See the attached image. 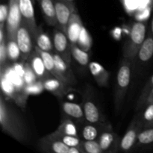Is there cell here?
<instances>
[{
    "label": "cell",
    "mask_w": 153,
    "mask_h": 153,
    "mask_svg": "<svg viewBox=\"0 0 153 153\" xmlns=\"http://www.w3.org/2000/svg\"><path fill=\"white\" fill-rule=\"evenodd\" d=\"M1 93L0 96V125L1 130L19 142L27 139V128L23 120L7 102Z\"/></svg>",
    "instance_id": "1"
},
{
    "label": "cell",
    "mask_w": 153,
    "mask_h": 153,
    "mask_svg": "<svg viewBox=\"0 0 153 153\" xmlns=\"http://www.w3.org/2000/svg\"><path fill=\"white\" fill-rule=\"evenodd\" d=\"M131 64L132 61L123 58L120 65L118 68L114 97V109L117 114H119L121 111L127 91L129 88L132 74Z\"/></svg>",
    "instance_id": "2"
},
{
    "label": "cell",
    "mask_w": 153,
    "mask_h": 153,
    "mask_svg": "<svg viewBox=\"0 0 153 153\" xmlns=\"http://www.w3.org/2000/svg\"><path fill=\"white\" fill-rule=\"evenodd\" d=\"M147 21H136L132 24L129 37L126 42L123 51V58L131 61L136 60L140 46L146 39Z\"/></svg>",
    "instance_id": "3"
},
{
    "label": "cell",
    "mask_w": 153,
    "mask_h": 153,
    "mask_svg": "<svg viewBox=\"0 0 153 153\" xmlns=\"http://www.w3.org/2000/svg\"><path fill=\"white\" fill-rule=\"evenodd\" d=\"M90 94V92H85L83 95L82 101V107L86 121L99 126L108 124L105 116L103 114Z\"/></svg>",
    "instance_id": "4"
},
{
    "label": "cell",
    "mask_w": 153,
    "mask_h": 153,
    "mask_svg": "<svg viewBox=\"0 0 153 153\" xmlns=\"http://www.w3.org/2000/svg\"><path fill=\"white\" fill-rule=\"evenodd\" d=\"M16 41L21 52V61H26L28 57L34 51V38L25 22L22 20L16 32Z\"/></svg>",
    "instance_id": "5"
},
{
    "label": "cell",
    "mask_w": 153,
    "mask_h": 153,
    "mask_svg": "<svg viewBox=\"0 0 153 153\" xmlns=\"http://www.w3.org/2000/svg\"><path fill=\"white\" fill-rule=\"evenodd\" d=\"M9 14L5 25L6 40H16V32L22 22L19 0H9Z\"/></svg>",
    "instance_id": "6"
},
{
    "label": "cell",
    "mask_w": 153,
    "mask_h": 153,
    "mask_svg": "<svg viewBox=\"0 0 153 153\" xmlns=\"http://www.w3.org/2000/svg\"><path fill=\"white\" fill-rule=\"evenodd\" d=\"M143 129V126L137 117H134L128 126L123 137L120 142V151L128 152L135 147L137 138L140 131Z\"/></svg>",
    "instance_id": "7"
},
{
    "label": "cell",
    "mask_w": 153,
    "mask_h": 153,
    "mask_svg": "<svg viewBox=\"0 0 153 153\" xmlns=\"http://www.w3.org/2000/svg\"><path fill=\"white\" fill-rule=\"evenodd\" d=\"M52 42L55 52L64 58L67 63L71 64L73 59L71 54V43L67 34L60 28H55L53 31Z\"/></svg>",
    "instance_id": "8"
},
{
    "label": "cell",
    "mask_w": 153,
    "mask_h": 153,
    "mask_svg": "<svg viewBox=\"0 0 153 153\" xmlns=\"http://www.w3.org/2000/svg\"><path fill=\"white\" fill-rule=\"evenodd\" d=\"M56 11L58 27L64 33H67V27L72 13L76 10L74 2L67 0H53Z\"/></svg>",
    "instance_id": "9"
},
{
    "label": "cell",
    "mask_w": 153,
    "mask_h": 153,
    "mask_svg": "<svg viewBox=\"0 0 153 153\" xmlns=\"http://www.w3.org/2000/svg\"><path fill=\"white\" fill-rule=\"evenodd\" d=\"M98 141L103 152H117L120 151L119 136L112 130L111 126L106 128L100 133Z\"/></svg>",
    "instance_id": "10"
},
{
    "label": "cell",
    "mask_w": 153,
    "mask_h": 153,
    "mask_svg": "<svg viewBox=\"0 0 153 153\" xmlns=\"http://www.w3.org/2000/svg\"><path fill=\"white\" fill-rule=\"evenodd\" d=\"M39 149L46 153H68L69 146L50 134H46L39 140Z\"/></svg>",
    "instance_id": "11"
},
{
    "label": "cell",
    "mask_w": 153,
    "mask_h": 153,
    "mask_svg": "<svg viewBox=\"0 0 153 153\" xmlns=\"http://www.w3.org/2000/svg\"><path fill=\"white\" fill-rule=\"evenodd\" d=\"M61 109L63 117L71 119L77 124L82 125L87 122L82 105L71 102H62L61 103Z\"/></svg>",
    "instance_id": "12"
},
{
    "label": "cell",
    "mask_w": 153,
    "mask_h": 153,
    "mask_svg": "<svg viewBox=\"0 0 153 153\" xmlns=\"http://www.w3.org/2000/svg\"><path fill=\"white\" fill-rule=\"evenodd\" d=\"M32 1L33 0H19V10L22 21H24L28 27L34 38L38 26L36 22Z\"/></svg>",
    "instance_id": "13"
},
{
    "label": "cell",
    "mask_w": 153,
    "mask_h": 153,
    "mask_svg": "<svg viewBox=\"0 0 153 153\" xmlns=\"http://www.w3.org/2000/svg\"><path fill=\"white\" fill-rule=\"evenodd\" d=\"M46 91H49L58 98H63L72 90V87L64 83L54 76H50L43 81Z\"/></svg>",
    "instance_id": "14"
},
{
    "label": "cell",
    "mask_w": 153,
    "mask_h": 153,
    "mask_svg": "<svg viewBox=\"0 0 153 153\" xmlns=\"http://www.w3.org/2000/svg\"><path fill=\"white\" fill-rule=\"evenodd\" d=\"M52 54H53L54 58H55V62L57 69H58V72L61 73L62 77L64 79V80L66 81V82L71 87L77 85V79H76L74 73L70 67V64L67 63L64 58H61L55 52H52Z\"/></svg>",
    "instance_id": "15"
},
{
    "label": "cell",
    "mask_w": 153,
    "mask_h": 153,
    "mask_svg": "<svg viewBox=\"0 0 153 153\" xmlns=\"http://www.w3.org/2000/svg\"><path fill=\"white\" fill-rule=\"evenodd\" d=\"M82 20L76 9L70 16L67 27V35L71 44H77L79 34L83 27Z\"/></svg>",
    "instance_id": "16"
},
{
    "label": "cell",
    "mask_w": 153,
    "mask_h": 153,
    "mask_svg": "<svg viewBox=\"0 0 153 153\" xmlns=\"http://www.w3.org/2000/svg\"><path fill=\"white\" fill-rule=\"evenodd\" d=\"M27 61L31 65V68L35 73L38 80L43 81L44 79L52 76L49 73V72L46 70L43 58H41L39 52L35 50V49H34V52L31 54V55L28 57Z\"/></svg>",
    "instance_id": "17"
},
{
    "label": "cell",
    "mask_w": 153,
    "mask_h": 153,
    "mask_svg": "<svg viewBox=\"0 0 153 153\" xmlns=\"http://www.w3.org/2000/svg\"><path fill=\"white\" fill-rule=\"evenodd\" d=\"M88 69L99 86L106 88L108 85L110 73L102 64L97 61H90Z\"/></svg>",
    "instance_id": "18"
},
{
    "label": "cell",
    "mask_w": 153,
    "mask_h": 153,
    "mask_svg": "<svg viewBox=\"0 0 153 153\" xmlns=\"http://www.w3.org/2000/svg\"><path fill=\"white\" fill-rule=\"evenodd\" d=\"M80 129V137L84 140H98L100 133L106 128L111 127L110 123L103 126L85 122L82 124Z\"/></svg>",
    "instance_id": "19"
},
{
    "label": "cell",
    "mask_w": 153,
    "mask_h": 153,
    "mask_svg": "<svg viewBox=\"0 0 153 153\" xmlns=\"http://www.w3.org/2000/svg\"><path fill=\"white\" fill-rule=\"evenodd\" d=\"M40 4L43 18L48 25L58 27L56 11L53 0H37Z\"/></svg>",
    "instance_id": "20"
},
{
    "label": "cell",
    "mask_w": 153,
    "mask_h": 153,
    "mask_svg": "<svg viewBox=\"0 0 153 153\" xmlns=\"http://www.w3.org/2000/svg\"><path fill=\"white\" fill-rule=\"evenodd\" d=\"M34 49H35V50H37V52H39V54L40 55L41 58H43V62H44L45 66H46V70L49 72V73H50L52 76L56 78V79H59V80L61 81L62 82L68 85V84L66 82V81L64 80V78L62 77L61 73L58 72V69H57L56 65H55V58H54L53 54H52V52H46V51L42 50V49H39V48L37 47L36 46Z\"/></svg>",
    "instance_id": "21"
},
{
    "label": "cell",
    "mask_w": 153,
    "mask_h": 153,
    "mask_svg": "<svg viewBox=\"0 0 153 153\" xmlns=\"http://www.w3.org/2000/svg\"><path fill=\"white\" fill-rule=\"evenodd\" d=\"M153 57V35L151 32L147 34L146 39L140 46L136 59L141 64L149 62Z\"/></svg>",
    "instance_id": "22"
},
{
    "label": "cell",
    "mask_w": 153,
    "mask_h": 153,
    "mask_svg": "<svg viewBox=\"0 0 153 153\" xmlns=\"http://www.w3.org/2000/svg\"><path fill=\"white\" fill-rule=\"evenodd\" d=\"M34 41L35 43V46L39 49L52 53L55 52L53 42L51 40L49 36L43 31L40 26H38L34 36Z\"/></svg>",
    "instance_id": "23"
},
{
    "label": "cell",
    "mask_w": 153,
    "mask_h": 153,
    "mask_svg": "<svg viewBox=\"0 0 153 153\" xmlns=\"http://www.w3.org/2000/svg\"><path fill=\"white\" fill-rule=\"evenodd\" d=\"M55 131L63 134L80 137V129L78 124L71 119L65 117H62L61 123Z\"/></svg>",
    "instance_id": "24"
},
{
    "label": "cell",
    "mask_w": 153,
    "mask_h": 153,
    "mask_svg": "<svg viewBox=\"0 0 153 153\" xmlns=\"http://www.w3.org/2000/svg\"><path fill=\"white\" fill-rule=\"evenodd\" d=\"M71 54L73 59L82 67H88L90 63L89 53L81 49L77 44H71Z\"/></svg>",
    "instance_id": "25"
},
{
    "label": "cell",
    "mask_w": 153,
    "mask_h": 153,
    "mask_svg": "<svg viewBox=\"0 0 153 153\" xmlns=\"http://www.w3.org/2000/svg\"><path fill=\"white\" fill-rule=\"evenodd\" d=\"M142 109L137 117L143 124V128L153 126V102L146 103Z\"/></svg>",
    "instance_id": "26"
},
{
    "label": "cell",
    "mask_w": 153,
    "mask_h": 153,
    "mask_svg": "<svg viewBox=\"0 0 153 153\" xmlns=\"http://www.w3.org/2000/svg\"><path fill=\"white\" fill-rule=\"evenodd\" d=\"M153 89V74L152 76L148 79V81L146 82V83L145 84V85L143 86V88L142 89L141 93H140V95L139 97L138 100H137V103H136L135 106V111L138 112L140 111V110H141L142 108L145 105L146 102V100H147L148 97H149V94L152 91Z\"/></svg>",
    "instance_id": "27"
},
{
    "label": "cell",
    "mask_w": 153,
    "mask_h": 153,
    "mask_svg": "<svg viewBox=\"0 0 153 153\" xmlns=\"http://www.w3.org/2000/svg\"><path fill=\"white\" fill-rule=\"evenodd\" d=\"M92 43L93 40L91 34L88 31V29L85 28V25H83L80 34H79L77 45L81 49L88 52L91 51V47H92Z\"/></svg>",
    "instance_id": "28"
},
{
    "label": "cell",
    "mask_w": 153,
    "mask_h": 153,
    "mask_svg": "<svg viewBox=\"0 0 153 153\" xmlns=\"http://www.w3.org/2000/svg\"><path fill=\"white\" fill-rule=\"evenodd\" d=\"M6 42H7L8 60L13 62H16L19 59H21V52L16 40L10 39V40H6Z\"/></svg>",
    "instance_id": "29"
},
{
    "label": "cell",
    "mask_w": 153,
    "mask_h": 153,
    "mask_svg": "<svg viewBox=\"0 0 153 153\" xmlns=\"http://www.w3.org/2000/svg\"><path fill=\"white\" fill-rule=\"evenodd\" d=\"M51 134L56 137V138L59 139L60 140H61L63 143L67 145L69 147H70V146H82L83 140L80 137H75V136L63 134H61V133L57 132L56 131L52 132Z\"/></svg>",
    "instance_id": "30"
},
{
    "label": "cell",
    "mask_w": 153,
    "mask_h": 153,
    "mask_svg": "<svg viewBox=\"0 0 153 153\" xmlns=\"http://www.w3.org/2000/svg\"><path fill=\"white\" fill-rule=\"evenodd\" d=\"M153 144V126L143 128L140 132L135 147L150 146Z\"/></svg>",
    "instance_id": "31"
},
{
    "label": "cell",
    "mask_w": 153,
    "mask_h": 153,
    "mask_svg": "<svg viewBox=\"0 0 153 153\" xmlns=\"http://www.w3.org/2000/svg\"><path fill=\"white\" fill-rule=\"evenodd\" d=\"M82 148L85 153H103L98 140H84L82 141Z\"/></svg>",
    "instance_id": "32"
},
{
    "label": "cell",
    "mask_w": 153,
    "mask_h": 153,
    "mask_svg": "<svg viewBox=\"0 0 153 153\" xmlns=\"http://www.w3.org/2000/svg\"><path fill=\"white\" fill-rule=\"evenodd\" d=\"M125 11L130 16H134L139 8V0H120Z\"/></svg>",
    "instance_id": "33"
},
{
    "label": "cell",
    "mask_w": 153,
    "mask_h": 153,
    "mask_svg": "<svg viewBox=\"0 0 153 153\" xmlns=\"http://www.w3.org/2000/svg\"><path fill=\"white\" fill-rule=\"evenodd\" d=\"M23 80L25 85H31L38 80L35 73L27 61H25V73L23 76Z\"/></svg>",
    "instance_id": "34"
},
{
    "label": "cell",
    "mask_w": 153,
    "mask_h": 153,
    "mask_svg": "<svg viewBox=\"0 0 153 153\" xmlns=\"http://www.w3.org/2000/svg\"><path fill=\"white\" fill-rule=\"evenodd\" d=\"M43 90H45L43 86V81L37 80L34 83L31 85H25L24 88V91L28 95H36V94H40L43 92Z\"/></svg>",
    "instance_id": "35"
},
{
    "label": "cell",
    "mask_w": 153,
    "mask_h": 153,
    "mask_svg": "<svg viewBox=\"0 0 153 153\" xmlns=\"http://www.w3.org/2000/svg\"><path fill=\"white\" fill-rule=\"evenodd\" d=\"M8 59L6 39L0 41V68L7 65V60Z\"/></svg>",
    "instance_id": "36"
},
{
    "label": "cell",
    "mask_w": 153,
    "mask_h": 153,
    "mask_svg": "<svg viewBox=\"0 0 153 153\" xmlns=\"http://www.w3.org/2000/svg\"><path fill=\"white\" fill-rule=\"evenodd\" d=\"M9 14V5L1 4L0 6V24H5Z\"/></svg>",
    "instance_id": "37"
},
{
    "label": "cell",
    "mask_w": 153,
    "mask_h": 153,
    "mask_svg": "<svg viewBox=\"0 0 153 153\" xmlns=\"http://www.w3.org/2000/svg\"><path fill=\"white\" fill-rule=\"evenodd\" d=\"M13 69L19 76L23 78L24 73H25V62L23 61L16 62L13 64Z\"/></svg>",
    "instance_id": "38"
},
{
    "label": "cell",
    "mask_w": 153,
    "mask_h": 153,
    "mask_svg": "<svg viewBox=\"0 0 153 153\" xmlns=\"http://www.w3.org/2000/svg\"><path fill=\"white\" fill-rule=\"evenodd\" d=\"M68 153H85L82 146H70L69 147Z\"/></svg>",
    "instance_id": "39"
},
{
    "label": "cell",
    "mask_w": 153,
    "mask_h": 153,
    "mask_svg": "<svg viewBox=\"0 0 153 153\" xmlns=\"http://www.w3.org/2000/svg\"><path fill=\"white\" fill-rule=\"evenodd\" d=\"M149 102H153V89L152 90V91L150 92V94H149V97H148V99L147 100H146V103H149ZM145 104V105H146Z\"/></svg>",
    "instance_id": "40"
},
{
    "label": "cell",
    "mask_w": 153,
    "mask_h": 153,
    "mask_svg": "<svg viewBox=\"0 0 153 153\" xmlns=\"http://www.w3.org/2000/svg\"><path fill=\"white\" fill-rule=\"evenodd\" d=\"M150 32L152 33L153 35V13L152 16V19H151V25H150Z\"/></svg>",
    "instance_id": "41"
},
{
    "label": "cell",
    "mask_w": 153,
    "mask_h": 153,
    "mask_svg": "<svg viewBox=\"0 0 153 153\" xmlns=\"http://www.w3.org/2000/svg\"><path fill=\"white\" fill-rule=\"evenodd\" d=\"M67 1H70V2H74V0H67Z\"/></svg>",
    "instance_id": "42"
},
{
    "label": "cell",
    "mask_w": 153,
    "mask_h": 153,
    "mask_svg": "<svg viewBox=\"0 0 153 153\" xmlns=\"http://www.w3.org/2000/svg\"><path fill=\"white\" fill-rule=\"evenodd\" d=\"M33 1H35V0H33Z\"/></svg>",
    "instance_id": "43"
}]
</instances>
